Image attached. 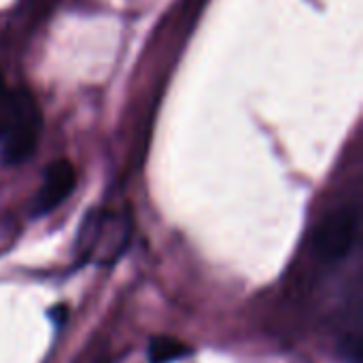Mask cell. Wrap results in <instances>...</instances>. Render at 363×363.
I'll use <instances>...</instances> for the list:
<instances>
[{
	"label": "cell",
	"mask_w": 363,
	"mask_h": 363,
	"mask_svg": "<svg viewBox=\"0 0 363 363\" xmlns=\"http://www.w3.org/2000/svg\"><path fill=\"white\" fill-rule=\"evenodd\" d=\"M40 123V108L32 94L0 81V160L4 164H19L32 155Z\"/></svg>",
	"instance_id": "obj_1"
},
{
	"label": "cell",
	"mask_w": 363,
	"mask_h": 363,
	"mask_svg": "<svg viewBox=\"0 0 363 363\" xmlns=\"http://www.w3.org/2000/svg\"><path fill=\"white\" fill-rule=\"evenodd\" d=\"M359 230V211L357 206H340L334 213H330L317 234H315V249L319 257L325 262H338L342 259L355 245Z\"/></svg>",
	"instance_id": "obj_2"
},
{
	"label": "cell",
	"mask_w": 363,
	"mask_h": 363,
	"mask_svg": "<svg viewBox=\"0 0 363 363\" xmlns=\"http://www.w3.org/2000/svg\"><path fill=\"white\" fill-rule=\"evenodd\" d=\"M77 185V170L68 160H57L47 166L40 191L34 202V215H47L60 206Z\"/></svg>",
	"instance_id": "obj_3"
},
{
	"label": "cell",
	"mask_w": 363,
	"mask_h": 363,
	"mask_svg": "<svg viewBox=\"0 0 363 363\" xmlns=\"http://www.w3.org/2000/svg\"><path fill=\"white\" fill-rule=\"evenodd\" d=\"M189 353H191V349L172 336H157L149 345V362L151 363L177 362V359L187 357Z\"/></svg>",
	"instance_id": "obj_4"
}]
</instances>
